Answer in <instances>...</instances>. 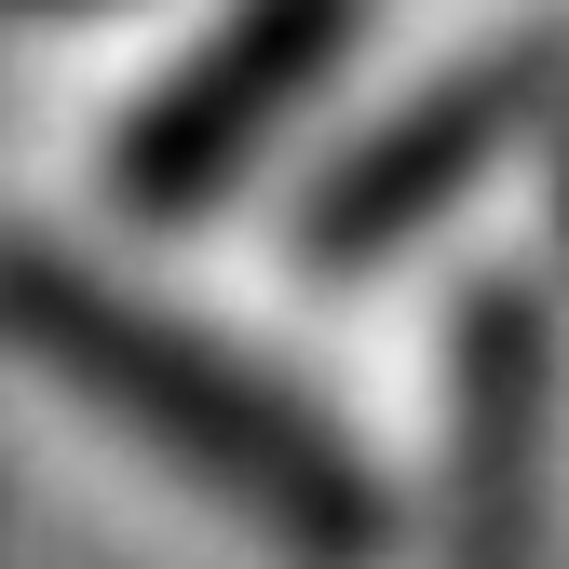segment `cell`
Returning <instances> with one entry per match:
<instances>
[{
    "mask_svg": "<svg viewBox=\"0 0 569 569\" xmlns=\"http://www.w3.org/2000/svg\"><path fill=\"white\" fill-rule=\"evenodd\" d=\"M569 96V41H542V28H516V41H488V54H461L448 82H420L380 136H352V150L326 163V190H312V271H367V258H393L420 218H448V203L502 163V136L516 122H542Z\"/></svg>",
    "mask_w": 569,
    "mask_h": 569,
    "instance_id": "7a4b0ae2",
    "label": "cell"
},
{
    "mask_svg": "<svg viewBox=\"0 0 569 569\" xmlns=\"http://www.w3.org/2000/svg\"><path fill=\"white\" fill-rule=\"evenodd\" d=\"M435 569H556V326L475 284L448 326V542Z\"/></svg>",
    "mask_w": 569,
    "mask_h": 569,
    "instance_id": "3957f363",
    "label": "cell"
},
{
    "mask_svg": "<svg viewBox=\"0 0 569 569\" xmlns=\"http://www.w3.org/2000/svg\"><path fill=\"white\" fill-rule=\"evenodd\" d=\"M352 54V14H312V0H284V14H231L218 41H190L150 96L122 109L109 136V177L136 218H190V203H218L258 150H271V122L312 96V68Z\"/></svg>",
    "mask_w": 569,
    "mask_h": 569,
    "instance_id": "277c9868",
    "label": "cell"
},
{
    "mask_svg": "<svg viewBox=\"0 0 569 569\" xmlns=\"http://www.w3.org/2000/svg\"><path fill=\"white\" fill-rule=\"evenodd\" d=\"M0 339H14L41 380H68L96 420H122L150 461H177L203 502H231L244 529H271V556H299V569H367V556L393 542L380 475L352 461L271 367L218 352L203 326H177L163 299L109 284L96 258H68V244H0Z\"/></svg>",
    "mask_w": 569,
    "mask_h": 569,
    "instance_id": "6da1fadb",
    "label": "cell"
}]
</instances>
